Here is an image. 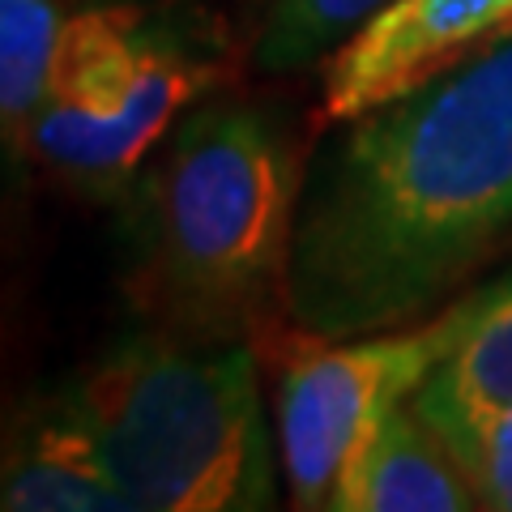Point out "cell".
<instances>
[{"mask_svg": "<svg viewBox=\"0 0 512 512\" xmlns=\"http://www.w3.org/2000/svg\"><path fill=\"white\" fill-rule=\"evenodd\" d=\"M64 18L56 0H0V150L18 163L30 158Z\"/></svg>", "mask_w": 512, "mask_h": 512, "instance_id": "10", "label": "cell"}, {"mask_svg": "<svg viewBox=\"0 0 512 512\" xmlns=\"http://www.w3.org/2000/svg\"><path fill=\"white\" fill-rule=\"evenodd\" d=\"M0 512H133L60 384L0 419Z\"/></svg>", "mask_w": 512, "mask_h": 512, "instance_id": "7", "label": "cell"}, {"mask_svg": "<svg viewBox=\"0 0 512 512\" xmlns=\"http://www.w3.org/2000/svg\"><path fill=\"white\" fill-rule=\"evenodd\" d=\"M431 427V423H427ZM461 461L478 491V508L512 512V410L478 414V419L431 427Z\"/></svg>", "mask_w": 512, "mask_h": 512, "instance_id": "12", "label": "cell"}, {"mask_svg": "<svg viewBox=\"0 0 512 512\" xmlns=\"http://www.w3.org/2000/svg\"><path fill=\"white\" fill-rule=\"evenodd\" d=\"M393 0H252L248 52L265 73H299L333 56Z\"/></svg>", "mask_w": 512, "mask_h": 512, "instance_id": "11", "label": "cell"}, {"mask_svg": "<svg viewBox=\"0 0 512 512\" xmlns=\"http://www.w3.org/2000/svg\"><path fill=\"white\" fill-rule=\"evenodd\" d=\"M504 39H512V0H393L333 52L320 116L355 120Z\"/></svg>", "mask_w": 512, "mask_h": 512, "instance_id": "6", "label": "cell"}, {"mask_svg": "<svg viewBox=\"0 0 512 512\" xmlns=\"http://www.w3.org/2000/svg\"><path fill=\"white\" fill-rule=\"evenodd\" d=\"M227 30L197 0H90L64 18L30 154L86 197H120L227 73Z\"/></svg>", "mask_w": 512, "mask_h": 512, "instance_id": "4", "label": "cell"}, {"mask_svg": "<svg viewBox=\"0 0 512 512\" xmlns=\"http://www.w3.org/2000/svg\"><path fill=\"white\" fill-rule=\"evenodd\" d=\"M308 158L274 107L201 99L120 192L128 295L150 325L244 338L282 312Z\"/></svg>", "mask_w": 512, "mask_h": 512, "instance_id": "2", "label": "cell"}, {"mask_svg": "<svg viewBox=\"0 0 512 512\" xmlns=\"http://www.w3.org/2000/svg\"><path fill=\"white\" fill-rule=\"evenodd\" d=\"M512 235V39L342 120L303 167L282 316L312 342L402 329Z\"/></svg>", "mask_w": 512, "mask_h": 512, "instance_id": "1", "label": "cell"}, {"mask_svg": "<svg viewBox=\"0 0 512 512\" xmlns=\"http://www.w3.org/2000/svg\"><path fill=\"white\" fill-rule=\"evenodd\" d=\"M333 512H461L478 508V491L448 444L402 402L367 427L350 448L329 491Z\"/></svg>", "mask_w": 512, "mask_h": 512, "instance_id": "8", "label": "cell"}, {"mask_svg": "<svg viewBox=\"0 0 512 512\" xmlns=\"http://www.w3.org/2000/svg\"><path fill=\"white\" fill-rule=\"evenodd\" d=\"M457 303V342L410 397L431 427L512 410V269Z\"/></svg>", "mask_w": 512, "mask_h": 512, "instance_id": "9", "label": "cell"}, {"mask_svg": "<svg viewBox=\"0 0 512 512\" xmlns=\"http://www.w3.org/2000/svg\"><path fill=\"white\" fill-rule=\"evenodd\" d=\"M60 389L133 512L274 508L282 457L244 338L141 325Z\"/></svg>", "mask_w": 512, "mask_h": 512, "instance_id": "3", "label": "cell"}, {"mask_svg": "<svg viewBox=\"0 0 512 512\" xmlns=\"http://www.w3.org/2000/svg\"><path fill=\"white\" fill-rule=\"evenodd\" d=\"M461 329V303L423 325L359 333L342 342H320L299 355L278 384V457L295 508H329V491L342 461L367 427L436 372Z\"/></svg>", "mask_w": 512, "mask_h": 512, "instance_id": "5", "label": "cell"}]
</instances>
